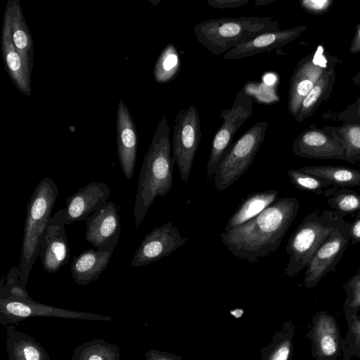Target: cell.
Masks as SVG:
<instances>
[{"label": "cell", "mask_w": 360, "mask_h": 360, "mask_svg": "<svg viewBox=\"0 0 360 360\" xmlns=\"http://www.w3.org/2000/svg\"><path fill=\"white\" fill-rule=\"evenodd\" d=\"M300 208L297 198H278L255 218L220 234L227 249L250 264L270 256L278 249Z\"/></svg>", "instance_id": "6da1fadb"}, {"label": "cell", "mask_w": 360, "mask_h": 360, "mask_svg": "<svg viewBox=\"0 0 360 360\" xmlns=\"http://www.w3.org/2000/svg\"><path fill=\"white\" fill-rule=\"evenodd\" d=\"M170 128L162 115L140 171L134 208L137 229L157 197L163 198L173 185L175 161L171 155Z\"/></svg>", "instance_id": "7a4b0ae2"}, {"label": "cell", "mask_w": 360, "mask_h": 360, "mask_svg": "<svg viewBox=\"0 0 360 360\" xmlns=\"http://www.w3.org/2000/svg\"><path fill=\"white\" fill-rule=\"evenodd\" d=\"M55 317L86 321H113L108 316L61 309L34 300L19 278L18 267L12 266L0 284V323L6 327L32 317Z\"/></svg>", "instance_id": "3957f363"}, {"label": "cell", "mask_w": 360, "mask_h": 360, "mask_svg": "<svg viewBox=\"0 0 360 360\" xmlns=\"http://www.w3.org/2000/svg\"><path fill=\"white\" fill-rule=\"evenodd\" d=\"M280 30L269 17L240 16L210 19L194 25L197 41L214 55L227 53L260 34Z\"/></svg>", "instance_id": "277c9868"}, {"label": "cell", "mask_w": 360, "mask_h": 360, "mask_svg": "<svg viewBox=\"0 0 360 360\" xmlns=\"http://www.w3.org/2000/svg\"><path fill=\"white\" fill-rule=\"evenodd\" d=\"M58 193V187L55 181L45 176L37 184L27 204L18 266L19 278L25 285L38 256L41 238L47 228Z\"/></svg>", "instance_id": "5b68a950"}, {"label": "cell", "mask_w": 360, "mask_h": 360, "mask_svg": "<svg viewBox=\"0 0 360 360\" xmlns=\"http://www.w3.org/2000/svg\"><path fill=\"white\" fill-rule=\"evenodd\" d=\"M344 217L328 210H316L307 214L288 241L285 250L289 260L285 274L293 277L307 267L322 244L344 221Z\"/></svg>", "instance_id": "8992f818"}, {"label": "cell", "mask_w": 360, "mask_h": 360, "mask_svg": "<svg viewBox=\"0 0 360 360\" xmlns=\"http://www.w3.org/2000/svg\"><path fill=\"white\" fill-rule=\"evenodd\" d=\"M267 127L265 121L255 123L230 146L214 177L218 191L230 187L248 169L264 140Z\"/></svg>", "instance_id": "52a82bcc"}, {"label": "cell", "mask_w": 360, "mask_h": 360, "mask_svg": "<svg viewBox=\"0 0 360 360\" xmlns=\"http://www.w3.org/2000/svg\"><path fill=\"white\" fill-rule=\"evenodd\" d=\"M201 136L200 117L196 108L190 105L186 110L181 109L174 120L172 149V157L184 183H187L190 178Z\"/></svg>", "instance_id": "ba28073f"}, {"label": "cell", "mask_w": 360, "mask_h": 360, "mask_svg": "<svg viewBox=\"0 0 360 360\" xmlns=\"http://www.w3.org/2000/svg\"><path fill=\"white\" fill-rule=\"evenodd\" d=\"M253 100L243 89L235 96L229 109L223 110L219 117L222 123L213 138L207 165V176H215L219 162L228 148L236 131L252 114Z\"/></svg>", "instance_id": "9c48e42d"}, {"label": "cell", "mask_w": 360, "mask_h": 360, "mask_svg": "<svg viewBox=\"0 0 360 360\" xmlns=\"http://www.w3.org/2000/svg\"><path fill=\"white\" fill-rule=\"evenodd\" d=\"M329 53L322 44L297 63L290 79L288 108L294 118L302 101L319 81L328 62Z\"/></svg>", "instance_id": "30bf717a"}, {"label": "cell", "mask_w": 360, "mask_h": 360, "mask_svg": "<svg viewBox=\"0 0 360 360\" xmlns=\"http://www.w3.org/2000/svg\"><path fill=\"white\" fill-rule=\"evenodd\" d=\"M351 223L343 221L329 236L307 266L304 285L311 288L333 271L350 243Z\"/></svg>", "instance_id": "8fae6325"}, {"label": "cell", "mask_w": 360, "mask_h": 360, "mask_svg": "<svg viewBox=\"0 0 360 360\" xmlns=\"http://www.w3.org/2000/svg\"><path fill=\"white\" fill-rule=\"evenodd\" d=\"M110 195L108 186L100 181H91L69 196L65 207L52 215L48 224L69 225L86 220L105 204Z\"/></svg>", "instance_id": "7c38bea8"}, {"label": "cell", "mask_w": 360, "mask_h": 360, "mask_svg": "<svg viewBox=\"0 0 360 360\" xmlns=\"http://www.w3.org/2000/svg\"><path fill=\"white\" fill-rule=\"evenodd\" d=\"M183 238L178 229L169 221L155 228L140 243L131 260V266L139 267L160 260L183 245Z\"/></svg>", "instance_id": "4fadbf2b"}, {"label": "cell", "mask_w": 360, "mask_h": 360, "mask_svg": "<svg viewBox=\"0 0 360 360\" xmlns=\"http://www.w3.org/2000/svg\"><path fill=\"white\" fill-rule=\"evenodd\" d=\"M85 239L96 249L114 251L121 229L119 209L106 202L86 220Z\"/></svg>", "instance_id": "5bb4252c"}, {"label": "cell", "mask_w": 360, "mask_h": 360, "mask_svg": "<svg viewBox=\"0 0 360 360\" xmlns=\"http://www.w3.org/2000/svg\"><path fill=\"white\" fill-rule=\"evenodd\" d=\"M294 155L310 159L346 160L342 145L313 123L294 140Z\"/></svg>", "instance_id": "9a60e30c"}, {"label": "cell", "mask_w": 360, "mask_h": 360, "mask_svg": "<svg viewBox=\"0 0 360 360\" xmlns=\"http://www.w3.org/2000/svg\"><path fill=\"white\" fill-rule=\"evenodd\" d=\"M316 360H335L340 355V333L335 318L323 311L313 316L307 334Z\"/></svg>", "instance_id": "2e32d148"}, {"label": "cell", "mask_w": 360, "mask_h": 360, "mask_svg": "<svg viewBox=\"0 0 360 360\" xmlns=\"http://www.w3.org/2000/svg\"><path fill=\"white\" fill-rule=\"evenodd\" d=\"M116 127L120 164L124 176L130 180L136 161L137 132L131 113L123 100L118 103Z\"/></svg>", "instance_id": "e0dca14e"}, {"label": "cell", "mask_w": 360, "mask_h": 360, "mask_svg": "<svg viewBox=\"0 0 360 360\" xmlns=\"http://www.w3.org/2000/svg\"><path fill=\"white\" fill-rule=\"evenodd\" d=\"M307 27V25H299L260 34L249 41L231 49L223 58L226 60L240 59L271 51L295 40Z\"/></svg>", "instance_id": "ac0fdd59"}, {"label": "cell", "mask_w": 360, "mask_h": 360, "mask_svg": "<svg viewBox=\"0 0 360 360\" xmlns=\"http://www.w3.org/2000/svg\"><path fill=\"white\" fill-rule=\"evenodd\" d=\"M38 257L48 273H57L66 265L70 248L65 226L48 224L41 238Z\"/></svg>", "instance_id": "d6986e66"}, {"label": "cell", "mask_w": 360, "mask_h": 360, "mask_svg": "<svg viewBox=\"0 0 360 360\" xmlns=\"http://www.w3.org/2000/svg\"><path fill=\"white\" fill-rule=\"evenodd\" d=\"M1 33V53L5 66L10 78L17 89L23 94H31V74L25 63L12 38L10 18L6 11L4 15Z\"/></svg>", "instance_id": "ffe728a7"}, {"label": "cell", "mask_w": 360, "mask_h": 360, "mask_svg": "<svg viewBox=\"0 0 360 360\" xmlns=\"http://www.w3.org/2000/svg\"><path fill=\"white\" fill-rule=\"evenodd\" d=\"M113 251L85 250L72 259L70 271L74 281L86 285L96 280L107 267Z\"/></svg>", "instance_id": "44dd1931"}, {"label": "cell", "mask_w": 360, "mask_h": 360, "mask_svg": "<svg viewBox=\"0 0 360 360\" xmlns=\"http://www.w3.org/2000/svg\"><path fill=\"white\" fill-rule=\"evenodd\" d=\"M11 21L13 43L31 74L34 60V43L18 0H8L6 10Z\"/></svg>", "instance_id": "7402d4cb"}, {"label": "cell", "mask_w": 360, "mask_h": 360, "mask_svg": "<svg viewBox=\"0 0 360 360\" xmlns=\"http://www.w3.org/2000/svg\"><path fill=\"white\" fill-rule=\"evenodd\" d=\"M338 61L336 56L329 54L328 65L323 75L302 101L295 118L297 122H302L308 119L330 97L336 79L335 69Z\"/></svg>", "instance_id": "603a6c76"}, {"label": "cell", "mask_w": 360, "mask_h": 360, "mask_svg": "<svg viewBox=\"0 0 360 360\" xmlns=\"http://www.w3.org/2000/svg\"><path fill=\"white\" fill-rule=\"evenodd\" d=\"M5 329L8 360H50L45 348L32 337L18 330L15 324Z\"/></svg>", "instance_id": "cb8c5ba5"}, {"label": "cell", "mask_w": 360, "mask_h": 360, "mask_svg": "<svg viewBox=\"0 0 360 360\" xmlns=\"http://www.w3.org/2000/svg\"><path fill=\"white\" fill-rule=\"evenodd\" d=\"M277 190H266L249 195L228 219L224 231H229L255 218L278 198Z\"/></svg>", "instance_id": "d4e9b609"}, {"label": "cell", "mask_w": 360, "mask_h": 360, "mask_svg": "<svg viewBox=\"0 0 360 360\" xmlns=\"http://www.w3.org/2000/svg\"><path fill=\"white\" fill-rule=\"evenodd\" d=\"M328 181L332 186L340 188H352L360 186V171L342 166L312 165L299 169Z\"/></svg>", "instance_id": "484cf974"}, {"label": "cell", "mask_w": 360, "mask_h": 360, "mask_svg": "<svg viewBox=\"0 0 360 360\" xmlns=\"http://www.w3.org/2000/svg\"><path fill=\"white\" fill-rule=\"evenodd\" d=\"M323 129L338 140L345 150L346 161H360V124L342 122L338 126L326 125Z\"/></svg>", "instance_id": "4316f807"}, {"label": "cell", "mask_w": 360, "mask_h": 360, "mask_svg": "<svg viewBox=\"0 0 360 360\" xmlns=\"http://www.w3.org/2000/svg\"><path fill=\"white\" fill-rule=\"evenodd\" d=\"M119 347L102 338H94L77 347L70 360H120Z\"/></svg>", "instance_id": "83f0119b"}, {"label": "cell", "mask_w": 360, "mask_h": 360, "mask_svg": "<svg viewBox=\"0 0 360 360\" xmlns=\"http://www.w3.org/2000/svg\"><path fill=\"white\" fill-rule=\"evenodd\" d=\"M180 70L179 53L172 43L168 44L159 55L153 68L155 80L158 84L171 82Z\"/></svg>", "instance_id": "f1b7e54d"}, {"label": "cell", "mask_w": 360, "mask_h": 360, "mask_svg": "<svg viewBox=\"0 0 360 360\" xmlns=\"http://www.w3.org/2000/svg\"><path fill=\"white\" fill-rule=\"evenodd\" d=\"M323 195L328 197V205L344 216L360 211V194L349 188L335 186Z\"/></svg>", "instance_id": "f546056e"}, {"label": "cell", "mask_w": 360, "mask_h": 360, "mask_svg": "<svg viewBox=\"0 0 360 360\" xmlns=\"http://www.w3.org/2000/svg\"><path fill=\"white\" fill-rule=\"evenodd\" d=\"M291 183L299 190L323 195L332 184L327 180L317 176L305 173L299 169L287 171Z\"/></svg>", "instance_id": "4dcf8cb0"}, {"label": "cell", "mask_w": 360, "mask_h": 360, "mask_svg": "<svg viewBox=\"0 0 360 360\" xmlns=\"http://www.w3.org/2000/svg\"><path fill=\"white\" fill-rule=\"evenodd\" d=\"M346 320L348 330L345 338H340V351L345 360H349L353 357L360 360V321L358 314L352 315Z\"/></svg>", "instance_id": "1f68e13d"}, {"label": "cell", "mask_w": 360, "mask_h": 360, "mask_svg": "<svg viewBox=\"0 0 360 360\" xmlns=\"http://www.w3.org/2000/svg\"><path fill=\"white\" fill-rule=\"evenodd\" d=\"M346 300L343 304V312L346 319L358 314L360 309V274L356 273L344 285Z\"/></svg>", "instance_id": "d6a6232c"}, {"label": "cell", "mask_w": 360, "mask_h": 360, "mask_svg": "<svg viewBox=\"0 0 360 360\" xmlns=\"http://www.w3.org/2000/svg\"><path fill=\"white\" fill-rule=\"evenodd\" d=\"M294 327L290 325L286 333L278 342L271 351L268 360H288L292 345Z\"/></svg>", "instance_id": "836d02e7"}, {"label": "cell", "mask_w": 360, "mask_h": 360, "mask_svg": "<svg viewBox=\"0 0 360 360\" xmlns=\"http://www.w3.org/2000/svg\"><path fill=\"white\" fill-rule=\"evenodd\" d=\"M330 117L333 120L342 122L360 124V96L345 110L338 113H333L330 115Z\"/></svg>", "instance_id": "e575fe53"}, {"label": "cell", "mask_w": 360, "mask_h": 360, "mask_svg": "<svg viewBox=\"0 0 360 360\" xmlns=\"http://www.w3.org/2000/svg\"><path fill=\"white\" fill-rule=\"evenodd\" d=\"M333 0H302L301 8L312 15H321L326 13L333 5Z\"/></svg>", "instance_id": "d590c367"}, {"label": "cell", "mask_w": 360, "mask_h": 360, "mask_svg": "<svg viewBox=\"0 0 360 360\" xmlns=\"http://www.w3.org/2000/svg\"><path fill=\"white\" fill-rule=\"evenodd\" d=\"M250 0H208L207 4L215 8H233L245 6Z\"/></svg>", "instance_id": "8d00e7d4"}, {"label": "cell", "mask_w": 360, "mask_h": 360, "mask_svg": "<svg viewBox=\"0 0 360 360\" xmlns=\"http://www.w3.org/2000/svg\"><path fill=\"white\" fill-rule=\"evenodd\" d=\"M350 239L351 245L360 243V211L358 212L355 219L351 223Z\"/></svg>", "instance_id": "74e56055"}, {"label": "cell", "mask_w": 360, "mask_h": 360, "mask_svg": "<svg viewBox=\"0 0 360 360\" xmlns=\"http://www.w3.org/2000/svg\"><path fill=\"white\" fill-rule=\"evenodd\" d=\"M349 53L352 54L360 53V22L356 27L355 33L349 48Z\"/></svg>", "instance_id": "f35d334b"}, {"label": "cell", "mask_w": 360, "mask_h": 360, "mask_svg": "<svg viewBox=\"0 0 360 360\" xmlns=\"http://www.w3.org/2000/svg\"><path fill=\"white\" fill-rule=\"evenodd\" d=\"M145 360H174L167 354L157 349H150L146 354Z\"/></svg>", "instance_id": "ab89813d"}, {"label": "cell", "mask_w": 360, "mask_h": 360, "mask_svg": "<svg viewBox=\"0 0 360 360\" xmlns=\"http://www.w3.org/2000/svg\"><path fill=\"white\" fill-rule=\"evenodd\" d=\"M352 81L354 82L356 85L360 84V70L356 73V75L353 77L352 79Z\"/></svg>", "instance_id": "60d3db41"}, {"label": "cell", "mask_w": 360, "mask_h": 360, "mask_svg": "<svg viewBox=\"0 0 360 360\" xmlns=\"http://www.w3.org/2000/svg\"><path fill=\"white\" fill-rule=\"evenodd\" d=\"M274 0H258V1H255V4L257 6H263L264 4H270L271 2H272Z\"/></svg>", "instance_id": "b9f144b4"}, {"label": "cell", "mask_w": 360, "mask_h": 360, "mask_svg": "<svg viewBox=\"0 0 360 360\" xmlns=\"http://www.w3.org/2000/svg\"><path fill=\"white\" fill-rule=\"evenodd\" d=\"M357 273L360 274V265H359V270H358Z\"/></svg>", "instance_id": "7bdbcfd3"}, {"label": "cell", "mask_w": 360, "mask_h": 360, "mask_svg": "<svg viewBox=\"0 0 360 360\" xmlns=\"http://www.w3.org/2000/svg\"><path fill=\"white\" fill-rule=\"evenodd\" d=\"M358 317H359V321H360V315H358Z\"/></svg>", "instance_id": "ee69618b"}, {"label": "cell", "mask_w": 360, "mask_h": 360, "mask_svg": "<svg viewBox=\"0 0 360 360\" xmlns=\"http://www.w3.org/2000/svg\"><path fill=\"white\" fill-rule=\"evenodd\" d=\"M335 360H337V359H335Z\"/></svg>", "instance_id": "f6af8a7d"}]
</instances>
